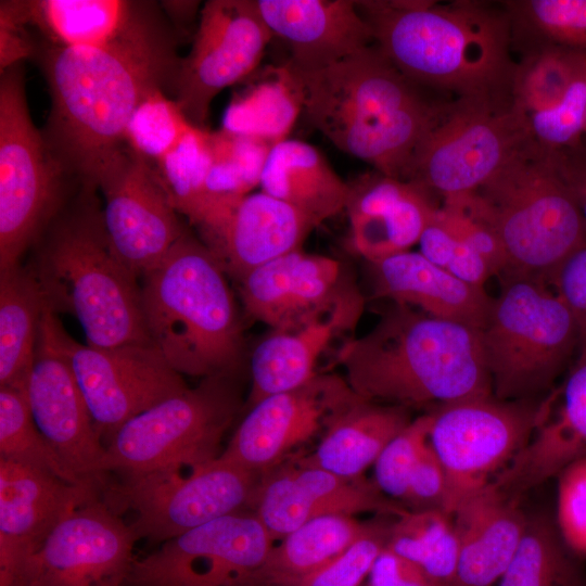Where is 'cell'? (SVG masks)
Wrapping results in <instances>:
<instances>
[{
	"label": "cell",
	"instance_id": "cell-1",
	"mask_svg": "<svg viewBox=\"0 0 586 586\" xmlns=\"http://www.w3.org/2000/svg\"><path fill=\"white\" fill-rule=\"evenodd\" d=\"M40 60L51 95L42 136L65 174L86 181L126 144L133 112L180 62L163 22L102 47L49 43Z\"/></svg>",
	"mask_w": 586,
	"mask_h": 586
},
{
	"label": "cell",
	"instance_id": "cell-2",
	"mask_svg": "<svg viewBox=\"0 0 586 586\" xmlns=\"http://www.w3.org/2000/svg\"><path fill=\"white\" fill-rule=\"evenodd\" d=\"M355 2L377 48L415 85L457 98L511 97L517 65L507 12L471 1Z\"/></svg>",
	"mask_w": 586,
	"mask_h": 586
},
{
	"label": "cell",
	"instance_id": "cell-3",
	"mask_svg": "<svg viewBox=\"0 0 586 586\" xmlns=\"http://www.w3.org/2000/svg\"><path fill=\"white\" fill-rule=\"evenodd\" d=\"M362 399L400 407L491 396L480 330L396 304L336 354Z\"/></svg>",
	"mask_w": 586,
	"mask_h": 586
},
{
	"label": "cell",
	"instance_id": "cell-4",
	"mask_svg": "<svg viewBox=\"0 0 586 586\" xmlns=\"http://www.w3.org/2000/svg\"><path fill=\"white\" fill-rule=\"evenodd\" d=\"M289 68L309 123L342 152L400 180L448 105L422 97L377 47L316 72Z\"/></svg>",
	"mask_w": 586,
	"mask_h": 586
},
{
	"label": "cell",
	"instance_id": "cell-5",
	"mask_svg": "<svg viewBox=\"0 0 586 586\" xmlns=\"http://www.w3.org/2000/svg\"><path fill=\"white\" fill-rule=\"evenodd\" d=\"M78 180V191L64 200L35 242L28 266L46 308L74 316L89 345L152 344L139 278L110 243L97 184Z\"/></svg>",
	"mask_w": 586,
	"mask_h": 586
},
{
	"label": "cell",
	"instance_id": "cell-6",
	"mask_svg": "<svg viewBox=\"0 0 586 586\" xmlns=\"http://www.w3.org/2000/svg\"><path fill=\"white\" fill-rule=\"evenodd\" d=\"M140 285L150 341L173 369L203 379L232 374L241 324L226 271L203 242L186 231Z\"/></svg>",
	"mask_w": 586,
	"mask_h": 586
},
{
	"label": "cell",
	"instance_id": "cell-7",
	"mask_svg": "<svg viewBox=\"0 0 586 586\" xmlns=\"http://www.w3.org/2000/svg\"><path fill=\"white\" fill-rule=\"evenodd\" d=\"M504 249V277L549 283L560 264L586 245V225L549 150L532 138L473 191Z\"/></svg>",
	"mask_w": 586,
	"mask_h": 586
},
{
	"label": "cell",
	"instance_id": "cell-8",
	"mask_svg": "<svg viewBox=\"0 0 586 586\" xmlns=\"http://www.w3.org/2000/svg\"><path fill=\"white\" fill-rule=\"evenodd\" d=\"M481 343L494 397L538 398L555 383L578 349L575 320L547 283L504 277Z\"/></svg>",
	"mask_w": 586,
	"mask_h": 586
},
{
	"label": "cell",
	"instance_id": "cell-9",
	"mask_svg": "<svg viewBox=\"0 0 586 586\" xmlns=\"http://www.w3.org/2000/svg\"><path fill=\"white\" fill-rule=\"evenodd\" d=\"M239 408L231 374L204 378L126 422L105 446L103 472L133 477L212 461Z\"/></svg>",
	"mask_w": 586,
	"mask_h": 586
},
{
	"label": "cell",
	"instance_id": "cell-10",
	"mask_svg": "<svg viewBox=\"0 0 586 586\" xmlns=\"http://www.w3.org/2000/svg\"><path fill=\"white\" fill-rule=\"evenodd\" d=\"M68 176L34 125L21 63L0 78V271L21 264L66 199Z\"/></svg>",
	"mask_w": 586,
	"mask_h": 586
},
{
	"label": "cell",
	"instance_id": "cell-11",
	"mask_svg": "<svg viewBox=\"0 0 586 586\" xmlns=\"http://www.w3.org/2000/svg\"><path fill=\"white\" fill-rule=\"evenodd\" d=\"M530 139L512 97L457 98L419 145L405 181L443 200L473 192Z\"/></svg>",
	"mask_w": 586,
	"mask_h": 586
},
{
	"label": "cell",
	"instance_id": "cell-12",
	"mask_svg": "<svg viewBox=\"0 0 586 586\" xmlns=\"http://www.w3.org/2000/svg\"><path fill=\"white\" fill-rule=\"evenodd\" d=\"M263 475L220 456L201 466L167 468L102 487L103 499L138 539L164 543L216 519L251 510Z\"/></svg>",
	"mask_w": 586,
	"mask_h": 586
},
{
	"label": "cell",
	"instance_id": "cell-13",
	"mask_svg": "<svg viewBox=\"0 0 586 586\" xmlns=\"http://www.w3.org/2000/svg\"><path fill=\"white\" fill-rule=\"evenodd\" d=\"M544 399L501 400L494 395L437 406L429 444L446 476L445 510L453 513L502 473L543 418Z\"/></svg>",
	"mask_w": 586,
	"mask_h": 586
},
{
	"label": "cell",
	"instance_id": "cell-14",
	"mask_svg": "<svg viewBox=\"0 0 586 586\" xmlns=\"http://www.w3.org/2000/svg\"><path fill=\"white\" fill-rule=\"evenodd\" d=\"M275 545L251 510L216 519L133 561L125 586H231L245 582Z\"/></svg>",
	"mask_w": 586,
	"mask_h": 586
},
{
	"label": "cell",
	"instance_id": "cell-15",
	"mask_svg": "<svg viewBox=\"0 0 586 586\" xmlns=\"http://www.w3.org/2000/svg\"><path fill=\"white\" fill-rule=\"evenodd\" d=\"M91 182L103 193L104 226L114 252L141 278L186 233L155 167L126 143Z\"/></svg>",
	"mask_w": 586,
	"mask_h": 586
},
{
	"label": "cell",
	"instance_id": "cell-16",
	"mask_svg": "<svg viewBox=\"0 0 586 586\" xmlns=\"http://www.w3.org/2000/svg\"><path fill=\"white\" fill-rule=\"evenodd\" d=\"M137 540L100 493L56 524L27 560L18 586H125Z\"/></svg>",
	"mask_w": 586,
	"mask_h": 586
},
{
	"label": "cell",
	"instance_id": "cell-17",
	"mask_svg": "<svg viewBox=\"0 0 586 586\" xmlns=\"http://www.w3.org/2000/svg\"><path fill=\"white\" fill-rule=\"evenodd\" d=\"M61 343L102 441L188 387L152 344L82 345L64 328Z\"/></svg>",
	"mask_w": 586,
	"mask_h": 586
},
{
	"label": "cell",
	"instance_id": "cell-18",
	"mask_svg": "<svg viewBox=\"0 0 586 586\" xmlns=\"http://www.w3.org/2000/svg\"><path fill=\"white\" fill-rule=\"evenodd\" d=\"M272 36L255 0L204 4L191 51L170 84L191 124L202 128L213 99L256 68Z\"/></svg>",
	"mask_w": 586,
	"mask_h": 586
},
{
	"label": "cell",
	"instance_id": "cell-19",
	"mask_svg": "<svg viewBox=\"0 0 586 586\" xmlns=\"http://www.w3.org/2000/svg\"><path fill=\"white\" fill-rule=\"evenodd\" d=\"M359 397L345 378L317 373L307 383L252 406L220 457L265 475L321 436Z\"/></svg>",
	"mask_w": 586,
	"mask_h": 586
},
{
	"label": "cell",
	"instance_id": "cell-20",
	"mask_svg": "<svg viewBox=\"0 0 586 586\" xmlns=\"http://www.w3.org/2000/svg\"><path fill=\"white\" fill-rule=\"evenodd\" d=\"M62 328L46 308L24 390L34 421L55 453L80 480L102 488L105 444L62 347Z\"/></svg>",
	"mask_w": 586,
	"mask_h": 586
},
{
	"label": "cell",
	"instance_id": "cell-21",
	"mask_svg": "<svg viewBox=\"0 0 586 586\" xmlns=\"http://www.w3.org/2000/svg\"><path fill=\"white\" fill-rule=\"evenodd\" d=\"M37 467L0 457V586H18L29 557L72 510L99 495Z\"/></svg>",
	"mask_w": 586,
	"mask_h": 586
},
{
	"label": "cell",
	"instance_id": "cell-22",
	"mask_svg": "<svg viewBox=\"0 0 586 586\" xmlns=\"http://www.w3.org/2000/svg\"><path fill=\"white\" fill-rule=\"evenodd\" d=\"M408 510L362 477H343L295 462L263 475L251 508L275 542L326 515L377 512L396 518Z\"/></svg>",
	"mask_w": 586,
	"mask_h": 586
},
{
	"label": "cell",
	"instance_id": "cell-23",
	"mask_svg": "<svg viewBox=\"0 0 586 586\" xmlns=\"http://www.w3.org/2000/svg\"><path fill=\"white\" fill-rule=\"evenodd\" d=\"M272 35L290 47L295 72L320 71L370 47L371 26L349 0H255Z\"/></svg>",
	"mask_w": 586,
	"mask_h": 586
},
{
	"label": "cell",
	"instance_id": "cell-24",
	"mask_svg": "<svg viewBox=\"0 0 586 586\" xmlns=\"http://www.w3.org/2000/svg\"><path fill=\"white\" fill-rule=\"evenodd\" d=\"M586 457V352L562 387L546 398L543 418L509 467L491 484L520 499Z\"/></svg>",
	"mask_w": 586,
	"mask_h": 586
},
{
	"label": "cell",
	"instance_id": "cell-25",
	"mask_svg": "<svg viewBox=\"0 0 586 586\" xmlns=\"http://www.w3.org/2000/svg\"><path fill=\"white\" fill-rule=\"evenodd\" d=\"M419 186L379 171L349 184L346 205L352 241L367 262H375L419 242L436 206Z\"/></svg>",
	"mask_w": 586,
	"mask_h": 586
},
{
	"label": "cell",
	"instance_id": "cell-26",
	"mask_svg": "<svg viewBox=\"0 0 586 586\" xmlns=\"http://www.w3.org/2000/svg\"><path fill=\"white\" fill-rule=\"evenodd\" d=\"M316 227L294 206L260 191L243 196L203 238L226 273L240 280L254 268L301 250Z\"/></svg>",
	"mask_w": 586,
	"mask_h": 586
},
{
	"label": "cell",
	"instance_id": "cell-27",
	"mask_svg": "<svg viewBox=\"0 0 586 586\" xmlns=\"http://www.w3.org/2000/svg\"><path fill=\"white\" fill-rule=\"evenodd\" d=\"M368 264L377 296L477 330L488 319L494 298L484 288L454 277L420 252L406 251Z\"/></svg>",
	"mask_w": 586,
	"mask_h": 586
},
{
	"label": "cell",
	"instance_id": "cell-28",
	"mask_svg": "<svg viewBox=\"0 0 586 586\" xmlns=\"http://www.w3.org/2000/svg\"><path fill=\"white\" fill-rule=\"evenodd\" d=\"M519 501L489 484L454 510L459 542L456 586L497 585L527 524Z\"/></svg>",
	"mask_w": 586,
	"mask_h": 586
},
{
	"label": "cell",
	"instance_id": "cell-29",
	"mask_svg": "<svg viewBox=\"0 0 586 586\" xmlns=\"http://www.w3.org/2000/svg\"><path fill=\"white\" fill-rule=\"evenodd\" d=\"M24 22L36 25L49 43L102 47L158 22L151 2L122 0L22 1Z\"/></svg>",
	"mask_w": 586,
	"mask_h": 586
},
{
	"label": "cell",
	"instance_id": "cell-30",
	"mask_svg": "<svg viewBox=\"0 0 586 586\" xmlns=\"http://www.w3.org/2000/svg\"><path fill=\"white\" fill-rule=\"evenodd\" d=\"M361 310L362 304L348 306L296 329L275 331L264 339L251 357L249 408L314 378L320 355L336 333L358 319Z\"/></svg>",
	"mask_w": 586,
	"mask_h": 586
},
{
	"label": "cell",
	"instance_id": "cell-31",
	"mask_svg": "<svg viewBox=\"0 0 586 586\" xmlns=\"http://www.w3.org/2000/svg\"><path fill=\"white\" fill-rule=\"evenodd\" d=\"M262 191L309 217L316 226L346 208L349 184L311 144L285 139L272 146L260 179Z\"/></svg>",
	"mask_w": 586,
	"mask_h": 586
},
{
	"label": "cell",
	"instance_id": "cell-32",
	"mask_svg": "<svg viewBox=\"0 0 586 586\" xmlns=\"http://www.w3.org/2000/svg\"><path fill=\"white\" fill-rule=\"evenodd\" d=\"M410 422L405 407L361 398L332 423L311 453L294 462L343 477H361Z\"/></svg>",
	"mask_w": 586,
	"mask_h": 586
},
{
	"label": "cell",
	"instance_id": "cell-33",
	"mask_svg": "<svg viewBox=\"0 0 586 586\" xmlns=\"http://www.w3.org/2000/svg\"><path fill=\"white\" fill-rule=\"evenodd\" d=\"M370 526L344 514L310 520L273 545L262 566L243 583L276 586L308 575L341 555Z\"/></svg>",
	"mask_w": 586,
	"mask_h": 586
},
{
	"label": "cell",
	"instance_id": "cell-34",
	"mask_svg": "<svg viewBox=\"0 0 586 586\" xmlns=\"http://www.w3.org/2000/svg\"><path fill=\"white\" fill-rule=\"evenodd\" d=\"M46 304L29 267L0 271V386L25 388Z\"/></svg>",
	"mask_w": 586,
	"mask_h": 586
},
{
	"label": "cell",
	"instance_id": "cell-35",
	"mask_svg": "<svg viewBox=\"0 0 586 586\" xmlns=\"http://www.w3.org/2000/svg\"><path fill=\"white\" fill-rule=\"evenodd\" d=\"M386 548L417 564L440 586H456L459 542L443 509L408 510L390 523Z\"/></svg>",
	"mask_w": 586,
	"mask_h": 586
},
{
	"label": "cell",
	"instance_id": "cell-36",
	"mask_svg": "<svg viewBox=\"0 0 586 586\" xmlns=\"http://www.w3.org/2000/svg\"><path fill=\"white\" fill-rule=\"evenodd\" d=\"M579 559L556 520L535 514L528 517L519 548L496 586H586Z\"/></svg>",
	"mask_w": 586,
	"mask_h": 586
},
{
	"label": "cell",
	"instance_id": "cell-37",
	"mask_svg": "<svg viewBox=\"0 0 586 586\" xmlns=\"http://www.w3.org/2000/svg\"><path fill=\"white\" fill-rule=\"evenodd\" d=\"M300 110H303L301 88L285 65L275 80L259 85L232 102L224 128L275 145L285 140Z\"/></svg>",
	"mask_w": 586,
	"mask_h": 586
},
{
	"label": "cell",
	"instance_id": "cell-38",
	"mask_svg": "<svg viewBox=\"0 0 586 586\" xmlns=\"http://www.w3.org/2000/svg\"><path fill=\"white\" fill-rule=\"evenodd\" d=\"M512 39L524 47L548 44L586 59V0L509 1Z\"/></svg>",
	"mask_w": 586,
	"mask_h": 586
},
{
	"label": "cell",
	"instance_id": "cell-39",
	"mask_svg": "<svg viewBox=\"0 0 586 586\" xmlns=\"http://www.w3.org/2000/svg\"><path fill=\"white\" fill-rule=\"evenodd\" d=\"M212 163L209 132L196 126L174 150L154 163L174 207L196 226L203 222L208 211L206 180Z\"/></svg>",
	"mask_w": 586,
	"mask_h": 586
},
{
	"label": "cell",
	"instance_id": "cell-40",
	"mask_svg": "<svg viewBox=\"0 0 586 586\" xmlns=\"http://www.w3.org/2000/svg\"><path fill=\"white\" fill-rule=\"evenodd\" d=\"M515 66L511 85L514 104L525 114L557 104L586 65V59L568 50L548 46H526Z\"/></svg>",
	"mask_w": 586,
	"mask_h": 586
},
{
	"label": "cell",
	"instance_id": "cell-41",
	"mask_svg": "<svg viewBox=\"0 0 586 586\" xmlns=\"http://www.w3.org/2000/svg\"><path fill=\"white\" fill-rule=\"evenodd\" d=\"M0 457L37 467L72 484L89 483L64 463L41 434L22 388L0 386Z\"/></svg>",
	"mask_w": 586,
	"mask_h": 586
},
{
	"label": "cell",
	"instance_id": "cell-42",
	"mask_svg": "<svg viewBox=\"0 0 586 586\" xmlns=\"http://www.w3.org/2000/svg\"><path fill=\"white\" fill-rule=\"evenodd\" d=\"M193 127L175 100L156 89L133 112L125 141L149 162L155 163L174 150Z\"/></svg>",
	"mask_w": 586,
	"mask_h": 586
},
{
	"label": "cell",
	"instance_id": "cell-43",
	"mask_svg": "<svg viewBox=\"0 0 586 586\" xmlns=\"http://www.w3.org/2000/svg\"><path fill=\"white\" fill-rule=\"evenodd\" d=\"M295 253L263 264L239 280L245 310L275 331L291 330L290 281Z\"/></svg>",
	"mask_w": 586,
	"mask_h": 586
},
{
	"label": "cell",
	"instance_id": "cell-44",
	"mask_svg": "<svg viewBox=\"0 0 586 586\" xmlns=\"http://www.w3.org/2000/svg\"><path fill=\"white\" fill-rule=\"evenodd\" d=\"M435 217L484 258L493 276L504 273L507 267L504 249L473 192L444 199Z\"/></svg>",
	"mask_w": 586,
	"mask_h": 586
},
{
	"label": "cell",
	"instance_id": "cell-45",
	"mask_svg": "<svg viewBox=\"0 0 586 586\" xmlns=\"http://www.w3.org/2000/svg\"><path fill=\"white\" fill-rule=\"evenodd\" d=\"M526 122L532 140L547 150L576 144L585 135L586 65L557 104L526 114Z\"/></svg>",
	"mask_w": 586,
	"mask_h": 586
},
{
	"label": "cell",
	"instance_id": "cell-46",
	"mask_svg": "<svg viewBox=\"0 0 586 586\" xmlns=\"http://www.w3.org/2000/svg\"><path fill=\"white\" fill-rule=\"evenodd\" d=\"M432 416L418 417L398 433L374 462V484L388 498L403 505L409 479L429 444Z\"/></svg>",
	"mask_w": 586,
	"mask_h": 586
},
{
	"label": "cell",
	"instance_id": "cell-47",
	"mask_svg": "<svg viewBox=\"0 0 586 586\" xmlns=\"http://www.w3.org/2000/svg\"><path fill=\"white\" fill-rule=\"evenodd\" d=\"M388 527L390 523H371L365 535L326 565L276 586H358L386 547Z\"/></svg>",
	"mask_w": 586,
	"mask_h": 586
},
{
	"label": "cell",
	"instance_id": "cell-48",
	"mask_svg": "<svg viewBox=\"0 0 586 586\" xmlns=\"http://www.w3.org/2000/svg\"><path fill=\"white\" fill-rule=\"evenodd\" d=\"M420 253L454 277L475 286L493 276L484 258L453 235L435 217L425 226L418 242Z\"/></svg>",
	"mask_w": 586,
	"mask_h": 586
},
{
	"label": "cell",
	"instance_id": "cell-49",
	"mask_svg": "<svg viewBox=\"0 0 586 586\" xmlns=\"http://www.w3.org/2000/svg\"><path fill=\"white\" fill-rule=\"evenodd\" d=\"M556 523L568 547L586 558V457L558 476Z\"/></svg>",
	"mask_w": 586,
	"mask_h": 586
},
{
	"label": "cell",
	"instance_id": "cell-50",
	"mask_svg": "<svg viewBox=\"0 0 586 586\" xmlns=\"http://www.w3.org/2000/svg\"><path fill=\"white\" fill-rule=\"evenodd\" d=\"M549 283L570 309L578 331V353L586 352V245L569 255Z\"/></svg>",
	"mask_w": 586,
	"mask_h": 586
},
{
	"label": "cell",
	"instance_id": "cell-51",
	"mask_svg": "<svg viewBox=\"0 0 586 586\" xmlns=\"http://www.w3.org/2000/svg\"><path fill=\"white\" fill-rule=\"evenodd\" d=\"M446 494L444 469L428 444L411 473L403 506L409 510H445Z\"/></svg>",
	"mask_w": 586,
	"mask_h": 586
},
{
	"label": "cell",
	"instance_id": "cell-52",
	"mask_svg": "<svg viewBox=\"0 0 586 586\" xmlns=\"http://www.w3.org/2000/svg\"><path fill=\"white\" fill-rule=\"evenodd\" d=\"M368 577L369 586H440L417 564L386 547L377 558Z\"/></svg>",
	"mask_w": 586,
	"mask_h": 586
},
{
	"label": "cell",
	"instance_id": "cell-53",
	"mask_svg": "<svg viewBox=\"0 0 586 586\" xmlns=\"http://www.w3.org/2000/svg\"><path fill=\"white\" fill-rule=\"evenodd\" d=\"M549 151L586 225V135L572 146Z\"/></svg>",
	"mask_w": 586,
	"mask_h": 586
},
{
	"label": "cell",
	"instance_id": "cell-54",
	"mask_svg": "<svg viewBox=\"0 0 586 586\" xmlns=\"http://www.w3.org/2000/svg\"><path fill=\"white\" fill-rule=\"evenodd\" d=\"M231 586H257V585L250 584V583H240V584L231 585Z\"/></svg>",
	"mask_w": 586,
	"mask_h": 586
},
{
	"label": "cell",
	"instance_id": "cell-55",
	"mask_svg": "<svg viewBox=\"0 0 586 586\" xmlns=\"http://www.w3.org/2000/svg\"><path fill=\"white\" fill-rule=\"evenodd\" d=\"M585 135H586V122H585Z\"/></svg>",
	"mask_w": 586,
	"mask_h": 586
}]
</instances>
